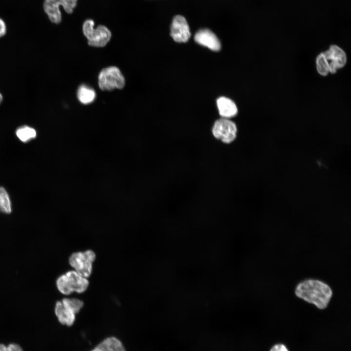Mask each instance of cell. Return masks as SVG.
Instances as JSON below:
<instances>
[{"label":"cell","mask_w":351,"mask_h":351,"mask_svg":"<svg viewBox=\"0 0 351 351\" xmlns=\"http://www.w3.org/2000/svg\"><path fill=\"white\" fill-rule=\"evenodd\" d=\"M295 293L298 297L314 304L318 309H324L327 307L332 292L330 286L324 282L309 279L297 286Z\"/></svg>","instance_id":"cell-1"},{"label":"cell","mask_w":351,"mask_h":351,"mask_svg":"<svg viewBox=\"0 0 351 351\" xmlns=\"http://www.w3.org/2000/svg\"><path fill=\"white\" fill-rule=\"evenodd\" d=\"M89 284L87 278L80 275L74 270L68 271L60 275L56 281L58 289L64 295H69L73 292L82 293L87 290Z\"/></svg>","instance_id":"cell-2"},{"label":"cell","mask_w":351,"mask_h":351,"mask_svg":"<svg viewBox=\"0 0 351 351\" xmlns=\"http://www.w3.org/2000/svg\"><path fill=\"white\" fill-rule=\"evenodd\" d=\"M95 22L92 19H87L82 25V31L88 40V44L93 47H104L110 40L112 34L103 25L94 28Z\"/></svg>","instance_id":"cell-3"},{"label":"cell","mask_w":351,"mask_h":351,"mask_svg":"<svg viewBox=\"0 0 351 351\" xmlns=\"http://www.w3.org/2000/svg\"><path fill=\"white\" fill-rule=\"evenodd\" d=\"M125 83V78L120 70L116 66L103 69L99 74L98 84L103 91H112L122 89Z\"/></svg>","instance_id":"cell-4"},{"label":"cell","mask_w":351,"mask_h":351,"mask_svg":"<svg viewBox=\"0 0 351 351\" xmlns=\"http://www.w3.org/2000/svg\"><path fill=\"white\" fill-rule=\"evenodd\" d=\"M213 136L225 145H230L236 138L237 128L235 123L229 118L216 120L212 129Z\"/></svg>","instance_id":"cell-5"},{"label":"cell","mask_w":351,"mask_h":351,"mask_svg":"<svg viewBox=\"0 0 351 351\" xmlns=\"http://www.w3.org/2000/svg\"><path fill=\"white\" fill-rule=\"evenodd\" d=\"M96 259L95 253L91 250L72 254L69 262L74 271L80 275L88 278L93 269V263Z\"/></svg>","instance_id":"cell-6"},{"label":"cell","mask_w":351,"mask_h":351,"mask_svg":"<svg viewBox=\"0 0 351 351\" xmlns=\"http://www.w3.org/2000/svg\"><path fill=\"white\" fill-rule=\"evenodd\" d=\"M78 0H44L43 10L49 20L53 23L58 24L62 20L59 9L61 5L68 14H72L77 6Z\"/></svg>","instance_id":"cell-7"},{"label":"cell","mask_w":351,"mask_h":351,"mask_svg":"<svg viewBox=\"0 0 351 351\" xmlns=\"http://www.w3.org/2000/svg\"><path fill=\"white\" fill-rule=\"evenodd\" d=\"M323 53L330 73H335L338 69L343 67L346 64L345 52L336 45H331L329 50Z\"/></svg>","instance_id":"cell-8"},{"label":"cell","mask_w":351,"mask_h":351,"mask_svg":"<svg viewBox=\"0 0 351 351\" xmlns=\"http://www.w3.org/2000/svg\"><path fill=\"white\" fill-rule=\"evenodd\" d=\"M171 36L177 42H186L191 37V33L185 18L181 16H175L171 27Z\"/></svg>","instance_id":"cell-9"},{"label":"cell","mask_w":351,"mask_h":351,"mask_svg":"<svg viewBox=\"0 0 351 351\" xmlns=\"http://www.w3.org/2000/svg\"><path fill=\"white\" fill-rule=\"evenodd\" d=\"M195 40L198 44L209 49L218 51L221 49V44L215 35L208 29L198 30L194 37Z\"/></svg>","instance_id":"cell-10"},{"label":"cell","mask_w":351,"mask_h":351,"mask_svg":"<svg viewBox=\"0 0 351 351\" xmlns=\"http://www.w3.org/2000/svg\"><path fill=\"white\" fill-rule=\"evenodd\" d=\"M55 312L61 324L68 326H71L74 324L76 314L65 305L61 301L57 302Z\"/></svg>","instance_id":"cell-11"},{"label":"cell","mask_w":351,"mask_h":351,"mask_svg":"<svg viewBox=\"0 0 351 351\" xmlns=\"http://www.w3.org/2000/svg\"><path fill=\"white\" fill-rule=\"evenodd\" d=\"M216 103L219 115L222 118H229L234 117L237 113L235 104L227 98H219L217 99Z\"/></svg>","instance_id":"cell-12"},{"label":"cell","mask_w":351,"mask_h":351,"mask_svg":"<svg viewBox=\"0 0 351 351\" xmlns=\"http://www.w3.org/2000/svg\"><path fill=\"white\" fill-rule=\"evenodd\" d=\"M91 351H126L122 343L114 337H108Z\"/></svg>","instance_id":"cell-13"},{"label":"cell","mask_w":351,"mask_h":351,"mask_svg":"<svg viewBox=\"0 0 351 351\" xmlns=\"http://www.w3.org/2000/svg\"><path fill=\"white\" fill-rule=\"evenodd\" d=\"M78 100L83 104H89L95 100L96 94L92 88L85 84L81 85L77 91Z\"/></svg>","instance_id":"cell-14"},{"label":"cell","mask_w":351,"mask_h":351,"mask_svg":"<svg viewBox=\"0 0 351 351\" xmlns=\"http://www.w3.org/2000/svg\"><path fill=\"white\" fill-rule=\"evenodd\" d=\"M16 134L20 141L23 142H27L35 138L37 133L34 128L27 125H24L20 127L17 129Z\"/></svg>","instance_id":"cell-15"},{"label":"cell","mask_w":351,"mask_h":351,"mask_svg":"<svg viewBox=\"0 0 351 351\" xmlns=\"http://www.w3.org/2000/svg\"><path fill=\"white\" fill-rule=\"evenodd\" d=\"M0 212L5 214H9L11 212L10 198L3 187H0Z\"/></svg>","instance_id":"cell-16"},{"label":"cell","mask_w":351,"mask_h":351,"mask_svg":"<svg viewBox=\"0 0 351 351\" xmlns=\"http://www.w3.org/2000/svg\"><path fill=\"white\" fill-rule=\"evenodd\" d=\"M61 301L75 314L78 313L84 305L82 301L76 298H64Z\"/></svg>","instance_id":"cell-17"},{"label":"cell","mask_w":351,"mask_h":351,"mask_svg":"<svg viewBox=\"0 0 351 351\" xmlns=\"http://www.w3.org/2000/svg\"><path fill=\"white\" fill-rule=\"evenodd\" d=\"M316 65L317 72L320 75L326 76L328 75L329 70L323 52L317 57Z\"/></svg>","instance_id":"cell-18"},{"label":"cell","mask_w":351,"mask_h":351,"mask_svg":"<svg viewBox=\"0 0 351 351\" xmlns=\"http://www.w3.org/2000/svg\"><path fill=\"white\" fill-rule=\"evenodd\" d=\"M7 31V26L5 21L0 18V38L4 36Z\"/></svg>","instance_id":"cell-19"},{"label":"cell","mask_w":351,"mask_h":351,"mask_svg":"<svg viewBox=\"0 0 351 351\" xmlns=\"http://www.w3.org/2000/svg\"><path fill=\"white\" fill-rule=\"evenodd\" d=\"M270 351H289L287 347L282 344H277L271 349Z\"/></svg>","instance_id":"cell-20"},{"label":"cell","mask_w":351,"mask_h":351,"mask_svg":"<svg viewBox=\"0 0 351 351\" xmlns=\"http://www.w3.org/2000/svg\"><path fill=\"white\" fill-rule=\"evenodd\" d=\"M7 351H23L21 348L16 344H10L7 347Z\"/></svg>","instance_id":"cell-21"},{"label":"cell","mask_w":351,"mask_h":351,"mask_svg":"<svg viewBox=\"0 0 351 351\" xmlns=\"http://www.w3.org/2000/svg\"><path fill=\"white\" fill-rule=\"evenodd\" d=\"M0 351H7V347L3 344H0Z\"/></svg>","instance_id":"cell-22"},{"label":"cell","mask_w":351,"mask_h":351,"mask_svg":"<svg viewBox=\"0 0 351 351\" xmlns=\"http://www.w3.org/2000/svg\"><path fill=\"white\" fill-rule=\"evenodd\" d=\"M2 99H3L2 95L0 93V104L1 102H2Z\"/></svg>","instance_id":"cell-23"}]
</instances>
